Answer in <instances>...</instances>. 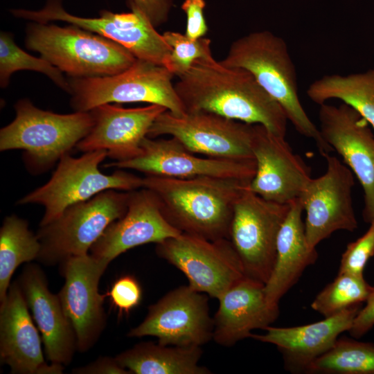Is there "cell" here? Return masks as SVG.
<instances>
[{"instance_id":"6da1fadb","label":"cell","mask_w":374,"mask_h":374,"mask_svg":"<svg viewBox=\"0 0 374 374\" xmlns=\"http://www.w3.org/2000/svg\"><path fill=\"white\" fill-rule=\"evenodd\" d=\"M176 92L186 112H206L259 124L285 137L287 118L280 105L248 71L229 67L213 57L196 60L178 77Z\"/></svg>"},{"instance_id":"7a4b0ae2","label":"cell","mask_w":374,"mask_h":374,"mask_svg":"<svg viewBox=\"0 0 374 374\" xmlns=\"http://www.w3.org/2000/svg\"><path fill=\"white\" fill-rule=\"evenodd\" d=\"M250 181L215 177H143L166 220L181 233L210 240L229 239L235 204Z\"/></svg>"},{"instance_id":"3957f363","label":"cell","mask_w":374,"mask_h":374,"mask_svg":"<svg viewBox=\"0 0 374 374\" xmlns=\"http://www.w3.org/2000/svg\"><path fill=\"white\" fill-rule=\"evenodd\" d=\"M220 62L249 71L296 131L315 142L321 155L333 151L301 105L295 66L283 38L269 30L252 32L234 41Z\"/></svg>"},{"instance_id":"277c9868","label":"cell","mask_w":374,"mask_h":374,"mask_svg":"<svg viewBox=\"0 0 374 374\" xmlns=\"http://www.w3.org/2000/svg\"><path fill=\"white\" fill-rule=\"evenodd\" d=\"M15 109V119L0 131V150H24L25 165L33 174L48 170L69 154L93 125L90 111L56 114L28 99L19 100Z\"/></svg>"},{"instance_id":"5b68a950","label":"cell","mask_w":374,"mask_h":374,"mask_svg":"<svg viewBox=\"0 0 374 374\" xmlns=\"http://www.w3.org/2000/svg\"><path fill=\"white\" fill-rule=\"evenodd\" d=\"M26 46L71 78H93L119 73L136 61L121 44L75 25L61 27L30 24Z\"/></svg>"},{"instance_id":"8992f818","label":"cell","mask_w":374,"mask_h":374,"mask_svg":"<svg viewBox=\"0 0 374 374\" xmlns=\"http://www.w3.org/2000/svg\"><path fill=\"white\" fill-rule=\"evenodd\" d=\"M164 66L136 59L126 70L112 75L69 78L71 106L75 112H89L106 103H147L166 107L175 116L186 114Z\"/></svg>"},{"instance_id":"52a82bcc","label":"cell","mask_w":374,"mask_h":374,"mask_svg":"<svg viewBox=\"0 0 374 374\" xmlns=\"http://www.w3.org/2000/svg\"><path fill=\"white\" fill-rule=\"evenodd\" d=\"M107 157L106 150L84 152L80 157H62L51 179L29 193L18 204L42 205L45 211L39 226L57 218L69 206L91 199L107 190L132 191L143 186V177L119 169L111 175L98 167Z\"/></svg>"},{"instance_id":"ba28073f","label":"cell","mask_w":374,"mask_h":374,"mask_svg":"<svg viewBox=\"0 0 374 374\" xmlns=\"http://www.w3.org/2000/svg\"><path fill=\"white\" fill-rule=\"evenodd\" d=\"M130 191L107 190L66 208L55 220L39 226L37 260L54 265L87 254L105 229L125 213Z\"/></svg>"},{"instance_id":"9c48e42d","label":"cell","mask_w":374,"mask_h":374,"mask_svg":"<svg viewBox=\"0 0 374 374\" xmlns=\"http://www.w3.org/2000/svg\"><path fill=\"white\" fill-rule=\"evenodd\" d=\"M247 187L235 204L229 240L245 275L265 284L274 266L277 238L290 204L267 201Z\"/></svg>"},{"instance_id":"30bf717a","label":"cell","mask_w":374,"mask_h":374,"mask_svg":"<svg viewBox=\"0 0 374 374\" xmlns=\"http://www.w3.org/2000/svg\"><path fill=\"white\" fill-rule=\"evenodd\" d=\"M128 3L132 10L130 12L103 10L96 18L73 15L63 8L60 0H48L39 10L14 9L11 12L33 22L61 21L75 25L121 44L136 59L165 66L171 48L145 15L132 3Z\"/></svg>"},{"instance_id":"8fae6325","label":"cell","mask_w":374,"mask_h":374,"mask_svg":"<svg viewBox=\"0 0 374 374\" xmlns=\"http://www.w3.org/2000/svg\"><path fill=\"white\" fill-rule=\"evenodd\" d=\"M157 256L182 271L193 290L219 299L246 275L230 240L181 233L157 244Z\"/></svg>"},{"instance_id":"7c38bea8","label":"cell","mask_w":374,"mask_h":374,"mask_svg":"<svg viewBox=\"0 0 374 374\" xmlns=\"http://www.w3.org/2000/svg\"><path fill=\"white\" fill-rule=\"evenodd\" d=\"M253 127L211 112L177 116L166 110L154 121L148 136L175 137L190 152L208 157L247 159H254L251 148Z\"/></svg>"},{"instance_id":"4fadbf2b","label":"cell","mask_w":374,"mask_h":374,"mask_svg":"<svg viewBox=\"0 0 374 374\" xmlns=\"http://www.w3.org/2000/svg\"><path fill=\"white\" fill-rule=\"evenodd\" d=\"M146 136L136 157L105 164L106 168L131 169L145 175L188 179L215 177L251 181L256 170L254 159H230L199 157L178 139Z\"/></svg>"},{"instance_id":"5bb4252c","label":"cell","mask_w":374,"mask_h":374,"mask_svg":"<svg viewBox=\"0 0 374 374\" xmlns=\"http://www.w3.org/2000/svg\"><path fill=\"white\" fill-rule=\"evenodd\" d=\"M213 319L206 294L188 285L175 288L148 308L144 320L129 337H155L166 346H202L213 339Z\"/></svg>"},{"instance_id":"9a60e30c","label":"cell","mask_w":374,"mask_h":374,"mask_svg":"<svg viewBox=\"0 0 374 374\" xmlns=\"http://www.w3.org/2000/svg\"><path fill=\"white\" fill-rule=\"evenodd\" d=\"M322 156L326 161V171L311 178L299 198L306 212V239L315 248L337 231L353 232L357 228L352 201L354 174L330 153Z\"/></svg>"},{"instance_id":"2e32d148","label":"cell","mask_w":374,"mask_h":374,"mask_svg":"<svg viewBox=\"0 0 374 374\" xmlns=\"http://www.w3.org/2000/svg\"><path fill=\"white\" fill-rule=\"evenodd\" d=\"M107 266L89 253L60 263L65 281L57 294L74 330L78 350L82 353L94 346L106 326L103 304L107 296L99 293L98 284Z\"/></svg>"},{"instance_id":"e0dca14e","label":"cell","mask_w":374,"mask_h":374,"mask_svg":"<svg viewBox=\"0 0 374 374\" xmlns=\"http://www.w3.org/2000/svg\"><path fill=\"white\" fill-rule=\"evenodd\" d=\"M321 136L339 155L364 192V220L374 219V134L368 123L345 103L319 105Z\"/></svg>"},{"instance_id":"ac0fdd59","label":"cell","mask_w":374,"mask_h":374,"mask_svg":"<svg viewBox=\"0 0 374 374\" xmlns=\"http://www.w3.org/2000/svg\"><path fill=\"white\" fill-rule=\"evenodd\" d=\"M251 148L256 170L248 189L267 201L281 204H290L299 198L312 178L310 170L293 152L285 137L262 125L253 124Z\"/></svg>"},{"instance_id":"d6986e66","label":"cell","mask_w":374,"mask_h":374,"mask_svg":"<svg viewBox=\"0 0 374 374\" xmlns=\"http://www.w3.org/2000/svg\"><path fill=\"white\" fill-rule=\"evenodd\" d=\"M181 233L163 216L154 193L143 187L130 191L125 213L109 225L91 247L90 254L109 265L135 247L158 244Z\"/></svg>"},{"instance_id":"ffe728a7","label":"cell","mask_w":374,"mask_h":374,"mask_svg":"<svg viewBox=\"0 0 374 374\" xmlns=\"http://www.w3.org/2000/svg\"><path fill=\"white\" fill-rule=\"evenodd\" d=\"M166 110L155 104L136 108L100 105L90 111L93 125L76 148L82 152L106 150L115 161L133 159L140 154L141 144L154 121Z\"/></svg>"},{"instance_id":"44dd1931","label":"cell","mask_w":374,"mask_h":374,"mask_svg":"<svg viewBox=\"0 0 374 374\" xmlns=\"http://www.w3.org/2000/svg\"><path fill=\"white\" fill-rule=\"evenodd\" d=\"M17 280L0 305V359L14 374H60L63 365H48L41 337Z\"/></svg>"},{"instance_id":"7402d4cb","label":"cell","mask_w":374,"mask_h":374,"mask_svg":"<svg viewBox=\"0 0 374 374\" xmlns=\"http://www.w3.org/2000/svg\"><path fill=\"white\" fill-rule=\"evenodd\" d=\"M17 282L41 334L48 360L68 365L78 350L77 340L58 294L51 292L46 275L35 264L28 263L23 269Z\"/></svg>"},{"instance_id":"603a6c76","label":"cell","mask_w":374,"mask_h":374,"mask_svg":"<svg viewBox=\"0 0 374 374\" xmlns=\"http://www.w3.org/2000/svg\"><path fill=\"white\" fill-rule=\"evenodd\" d=\"M359 310V305H353L304 326H269L263 329L265 334H251L250 338L275 345L283 355L286 370L306 373L310 364L328 351L343 332L350 330Z\"/></svg>"},{"instance_id":"cb8c5ba5","label":"cell","mask_w":374,"mask_h":374,"mask_svg":"<svg viewBox=\"0 0 374 374\" xmlns=\"http://www.w3.org/2000/svg\"><path fill=\"white\" fill-rule=\"evenodd\" d=\"M217 300L218 308L213 318V339L223 346H232L250 338L252 330L269 326L279 314L278 306L267 300L265 284L247 276Z\"/></svg>"},{"instance_id":"d4e9b609","label":"cell","mask_w":374,"mask_h":374,"mask_svg":"<svg viewBox=\"0 0 374 374\" xmlns=\"http://www.w3.org/2000/svg\"><path fill=\"white\" fill-rule=\"evenodd\" d=\"M303 211L299 198L292 202L278 235L274 266L265 284L267 300L273 305L278 306L280 299L318 257L316 248L310 246L307 241Z\"/></svg>"},{"instance_id":"484cf974","label":"cell","mask_w":374,"mask_h":374,"mask_svg":"<svg viewBox=\"0 0 374 374\" xmlns=\"http://www.w3.org/2000/svg\"><path fill=\"white\" fill-rule=\"evenodd\" d=\"M201 346H166L150 341L141 342L118 354L120 366L134 374H209L199 365Z\"/></svg>"},{"instance_id":"4316f807","label":"cell","mask_w":374,"mask_h":374,"mask_svg":"<svg viewBox=\"0 0 374 374\" xmlns=\"http://www.w3.org/2000/svg\"><path fill=\"white\" fill-rule=\"evenodd\" d=\"M308 98L321 105L338 99L356 110L374 129V67L348 75H325L310 84Z\"/></svg>"},{"instance_id":"83f0119b","label":"cell","mask_w":374,"mask_h":374,"mask_svg":"<svg viewBox=\"0 0 374 374\" xmlns=\"http://www.w3.org/2000/svg\"><path fill=\"white\" fill-rule=\"evenodd\" d=\"M40 251L39 240L25 220L16 215L5 217L0 229V302L7 295L16 269L37 260Z\"/></svg>"},{"instance_id":"f1b7e54d","label":"cell","mask_w":374,"mask_h":374,"mask_svg":"<svg viewBox=\"0 0 374 374\" xmlns=\"http://www.w3.org/2000/svg\"><path fill=\"white\" fill-rule=\"evenodd\" d=\"M306 373L374 374V344L346 337L314 360Z\"/></svg>"},{"instance_id":"f546056e","label":"cell","mask_w":374,"mask_h":374,"mask_svg":"<svg viewBox=\"0 0 374 374\" xmlns=\"http://www.w3.org/2000/svg\"><path fill=\"white\" fill-rule=\"evenodd\" d=\"M373 289L363 275L339 272L335 279L317 295L311 308L328 317L366 302Z\"/></svg>"},{"instance_id":"4dcf8cb0","label":"cell","mask_w":374,"mask_h":374,"mask_svg":"<svg viewBox=\"0 0 374 374\" xmlns=\"http://www.w3.org/2000/svg\"><path fill=\"white\" fill-rule=\"evenodd\" d=\"M21 70H30L42 73L65 91H69V81L63 75V72L42 57H36L24 51L16 44L13 36L10 33L1 32V87L2 88L7 87L11 75Z\"/></svg>"},{"instance_id":"1f68e13d","label":"cell","mask_w":374,"mask_h":374,"mask_svg":"<svg viewBox=\"0 0 374 374\" xmlns=\"http://www.w3.org/2000/svg\"><path fill=\"white\" fill-rule=\"evenodd\" d=\"M163 37L172 51L165 66L175 76L186 73L197 60L212 57L208 38H188L185 34L166 31Z\"/></svg>"},{"instance_id":"d6a6232c","label":"cell","mask_w":374,"mask_h":374,"mask_svg":"<svg viewBox=\"0 0 374 374\" xmlns=\"http://www.w3.org/2000/svg\"><path fill=\"white\" fill-rule=\"evenodd\" d=\"M374 255V219L366 233L348 244L342 253L339 272L363 275L368 260Z\"/></svg>"},{"instance_id":"836d02e7","label":"cell","mask_w":374,"mask_h":374,"mask_svg":"<svg viewBox=\"0 0 374 374\" xmlns=\"http://www.w3.org/2000/svg\"><path fill=\"white\" fill-rule=\"evenodd\" d=\"M106 294L110 299L112 305L118 310L119 316L129 314L139 305L143 295L139 281L130 275L116 280Z\"/></svg>"},{"instance_id":"e575fe53","label":"cell","mask_w":374,"mask_h":374,"mask_svg":"<svg viewBox=\"0 0 374 374\" xmlns=\"http://www.w3.org/2000/svg\"><path fill=\"white\" fill-rule=\"evenodd\" d=\"M205 0H184L181 6L186 16L185 35L190 39L204 37L208 28L204 17Z\"/></svg>"},{"instance_id":"d590c367","label":"cell","mask_w":374,"mask_h":374,"mask_svg":"<svg viewBox=\"0 0 374 374\" xmlns=\"http://www.w3.org/2000/svg\"><path fill=\"white\" fill-rule=\"evenodd\" d=\"M157 28L169 18L175 0H129Z\"/></svg>"},{"instance_id":"8d00e7d4","label":"cell","mask_w":374,"mask_h":374,"mask_svg":"<svg viewBox=\"0 0 374 374\" xmlns=\"http://www.w3.org/2000/svg\"><path fill=\"white\" fill-rule=\"evenodd\" d=\"M374 326V287L366 301L365 306L358 312L348 331L351 336L359 338Z\"/></svg>"},{"instance_id":"74e56055","label":"cell","mask_w":374,"mask_h":374,"mask_svg":"<svg viewBox=\"0 0 374 374\" xmlns=\"http://www.w3.org/2000/svg\"><path fill=\"white\" fill-rule=\"evenodd\" d=\"M78 374H130V373L118 364L116 358L100 357L90 364L73 369Z\"/></svg>"}]
</instances>
